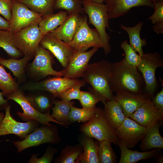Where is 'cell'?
I'll return each instance as SVG.
<instances>
[{
  "mask_svg": "<svg viewBox=\"0 0 163 163\" xmlns=\"http://www.w3.org/2000/svg\"><path fill=\"white\" fill-rule=\"evenodd\" d=\"M40 91L25 96L31 105L37 111L43 114L50 113L54 105L56 97L48 92Z\"/></svg>",
  "mask_w": 163,
  "mask_h": 163,
  "instance_id": "obj_23",
  "label": "cell"
},
{
  "mask_svg": "<svg viewBox=\"0 0 163 163\" xmlns=\"http://www.w3.org/2000/svg\"><path fill=\"white\" fill-rule=\"evenodd\" d=\"M120 47L124 52L126 61L130 64L137 67L141 61V56L136 53L127 40L122 42Z\"/></svg>",
  "mask_w": 163,
  "mask_h": 163,
  "instance_id": "obj_37",
  "label": "cell"
},
{
  "mask_svg": "<svg viewBox=\"0 0 163 163\" xmlns=\"http://www.w3.org/2000/svg\"><path fill=\"white\" fill-rule=\"evenodd\" d=\"M40 45L50 52L65 68L76 51L67 43L60 40L50 33L44 35Z\"/></svg>",
  "mask_w": 163,
  "mask_h": 163,
  "instance_id": "obj_15",
  "label": "cell"
},
{
  "mask_svg": "<svg viewBox=\"0 0 163 163\" xmlns=\"http://www.w3.org/2000/svg\"><path fill=\"white\" fill-rule=\"evenodd\" d=\"M58 127L56 125H42L32 133L27 134L22 140L12 141L18 153L30 147L49 143L55 144L60 141Z\"/></svg>",
  "mask_w": 163,
  "mask_h": 163,
  "instance_id": "obj_5",
  "label": "cell"
},
{
  "mask_svg": "<svg viewBox=\"0 0 163 163\" xmlns=\"http://www.w3.org/2000/svg\"><path fill=\"white\" fill-rule=\"evenodd\" d=\"M160 0H150V1L153 3L154 4L155 2H159Z\"/></svg>",
  "mask_w": 163,
  "mask_h": 163,
  "instance_id": "obj_50",
  "label": "cell"
},
{
  "mask_svg": "<svg viewBox=\"0 0 163 163\" xmlns=\"http://www.w3.org/2000/svg\"><path fill=\"white\" fill-rule=\"evenodd\" d=\"M0 47L12 58L18 59L23 55L15 46L13 33L8 30H0Z\"/></svg>",
  "mask_w": 163,
  "mask_h": 163,
  "instance_id": "obj_30",
  "label": "cell"
},
{
  "mask_svg": "<svg viewBox=\"0 0 163 163\" xmlns=\"http://www.w3.org/2000/svg\"><path fill=\"white\" fill-rule=\"evenodd\" d=\"M31 58L28 55H24L20 59L12 58L5 59L0 57V64L9 69L18 81H21L24 77L26 65Z\"/></svg>",
  "mask_w": 163,
  "mask_h": 163,
  "instance_id": "obj_28",
  "label": "cell"
},
{
  "mask_svg": "<svg viewBox=\"0 0 163 163\" xmlns=\"http://www.w3.org/2000/svg\"><path fill=\"white\" fill-rule=\"evenodd\" d=\"M137 67L145 81V92L152 99L158 87L155 71L157 68L163 67V59L157 52L144 53L141 56V61Z\"/></svg>",
  "mask_w": 163,
  "mask_h": 163,
  "instance_id": "obj_6",
  "label": "cell"
},
{
  "mask_svg": "<svg viewBox=\"0 0 163 163\" xmlns=\"http://www.w3.org/2000/svg\"><path fill=\"white\" fill-rule=\"evenodd\" d=\"M161 90L154 96L152 100L155 107L158 110L163 112V85Z\"/></svg>",
  "mask_w": 163,
  "mask_h": 163,
  "instance_id": "obj_43",
  "label": "cell"
},
{
  "mask_svg": "<svg viewBox=\"0 0 163 163\" xmlns=\"http://www.w3.org/2000/svg\"><path fill=\"white\" fill-rule=\"evenodd\" d=\"M152 29L158 34L163 33V22H161L154 24Z\"/></svg>",
  "mask_w": 163,
  "mask_h": 163,
  "instance_id": "obj_46",
  "label": "cell"
},
{
  "mask_svg": "<svg viewBox=\"0 0 163 163\" xmlns=\"http://www.w3.org/2000/svg\"><path fill=\"white\" fill-rule=\"evenodd\" d=\"M43 16L53 13L55 0H17Z\"/></svg>",
  "mask_w": 163,
  "mask_h": 163,
  "instance_id": "obj_32",
  "label": "cell"
},
{
  "mask_svg": "<svg viewBox=\"0 0 163 163\" xmlns=\"http://www.w3.org/2000/svg\"><path fill=\"white\" fill-rule=\"evenodd\" d=\"M18 89V84L10 73L7 72L3 66L0 64V89L3 96H6Z\"/></svg>",
  "mask_w": 163,
  "mask_h": 163,
  "instance_id": "obj_34",
  "label": "cell"
},
{
  "mask_svg": "<svg viewBox=\"0 0 163 163\" xmlns=\"http://www.w3.org/2000/svg\"><path fill=\"white\" fill-rule=\"evenodd\" d=\"M43 16L17 0H12V14L8 30L14 33L31 25L38 24Z\"/></svg>",
  "mask_w": 163,
  "mask_h": 163,
  "instance_id": "obj_9",
  "label": "cell"
},
{
  "mask_svg": "<svg viewBox=\"0 0 163 163\" xmlns=\"http://www.w3.org/2000/svg\"><path fill=\"white\" fill-rule=\"evenodd\" d=\"M5 114L3 112H0V126L4 119Z\"/></svg>",
  "mask_w": 163,
  "mask_h": 163,
  "instance_id": "obj_48",
  "label": "cell"
},
{
  "mask_svg": "<svg viewBox=\"0 0 163 163\" xmlns=\"http://www.w3.org/2000/svg\"><path fill=\"white\" fill-rule=\"evenodd\" d=\"M84 18V16H83L78 13L74 12L68 14L63 23L50 33L68 43L72 39Z\"/></svg>",
  "mask_w": 163,
  "mask_h": 163,
  "instance_id": "obj_20",
  "label": "cell"
},
{
  "mask_svg": "<svg viewBox=\"0 0 163 163\" xmlns=\"http://www.w3.org/2000/svg\"><path fill=\"white\" fill-rule=\"evenodd\" d=\"M111 63L103 59L88 64L82 76L85 82L91 86L89 90L104 101L115 100L109 81L111 73Z\"/></svg>",
  "mask_w": 163,
  "mask_h": 163,
  "instance_id": "obj_2",
  "label": "cell"
},
{
  "mask_svg": "<svg viewBox=\"0 0 163 163\" xmlns=\"http://www.w3.org/2000/svg\"><path fill=\"white\" fill-rule=\"evenodd\" d=\"M80 144L83 151L76 163H99L98 157V142L94 138L82 134L79 137Z\"/></svg>",
  "mask_w": 163,
  "mask_h": 163,
  "instance_id": "obj_21",
  "label": "cell"
},
{
  "mask_svg": "<svg viewBox=\"0 0 163 163\" xmlns=\"http://www.w3.org/2000/svg\"><path fill=\"white\" fill-rule=\"evenodd\" d=\"M11 107L8 105L5 110V117L0 126V136L14 134L23 139L27 134L38 127L40 123L34 120L26 122L17 121L11 114Z\"/></svg>",
  "mask_w": 163,
  "mask_h": 163,
  "instance_id": "obj_14",
  "label": "cell"
},
{
  "mask_svg": "<svg viewBox=\"0 0 163 163\" xmlns=\"http://www.w3.org/2000/svg\"><path fill=\"white\" fill-rule=\"evenodd\" d=\"M34 56L33 61L29 66V71L32 75L39 78L51 75L63 76L62 71H57L53 68L52 66L55 62L54 56L40 44Z\"/></svg>",
  "mask_w": 163,
  "mask_h": 163,
  "instance_id": "obj_11",
  "label": "cell"
},
{
  "mask_svg": "<svg viewBox=\"0 0 163 163\" xmlns=\"http://www.w3.org/2000/svg\"><path fill=\"white\" fill-rule=\"evenodd\" d=\"M144 23L139 22L133 27H127L120 24V28L128 34L129 38V44L136 53L141 56L144 53L142 48L147 44L145 39H142L140 37V31Z\"/></svg>",
  "mask_w": 163,
  "mask_h": 163,
  "instance_id": "obj_27",
  "label": "cell"
},
{
  "mask_svg": "<svg viewBox=\"0 0 163 163\" xmlns=\"http://www.w3.org/2000/svg\"><path fill=\"white\" fill-rule=\"evenodd\" d=\"M10 27V22L0 16V30H8Z\"/></svg>",
  "mask_w": 163,
  "mask_h": 163,
  "instance_id": "obj_44",
  "label": "cell"
},
{
  "mask_svg": "<svg viewBox=\"0 0 163 163\" xmlns=\"http://www.w3.org/2000/svg\"><path fill=\"white\" fill-rule=\"evenodd\" d=\"M146 130L145 127L126 117L115 131L118 141L128 148H132L141 141Z\"/></svg>",
  "mask_w": 163,
  "mask_h": 163,
  "instance_id": "obj_13",
  "label": "cell"
},
{
  "mask_svg": "<svg viewBox=\"0 0 163 163\" xmlns=\"http://www.w3.org/2000/svg\"><path fill=\"white\" fill-rule=\"evenodd\" d=\"M102 103L104 106V110L107 120L110 126L115 129L121 124L126 117L122 107L115 100Z\"/></svg>",
  "mask_w": 163,
  "mask_h": 163,
  "instance_id": "obj_25",
  "label": "cell"
},
{
  "mask_svg": "<svg viewBox=\"0 0 163 163\" xmlns=\"http://www.w3.org/2000/svg\"><path fill=\"white\" fill-rule=\"evenodd\" d=\"M84 12L88 16L90 24H92L98 33L105 55L111 51L109 41L110 37L106 33V28L110 29V19L105 4L82 0Z\"/></svg>",
  "mask_w": 163,
  "mask_h": 163,
  "instance_id": "obj_3",
  "label": "cell"
},
{
  "mask_svg": "<svg viewBox=\"0 0 163 163\" xmlns=\"http://www.w3.org/2000/svg\"><path fill=\"white\" fill-rule=\"evenodd\" d=\"M89 1L100 4H103L105 0H88Z\"/></svg>",
  "mask_w": 163,
  "mask_h": 163,
  "instance_id": "obj_49",
  "label": "cell"
},
{
  "mask_svg": "<svg viewBox=\"0 0 163 163\" xmlns=\"http://www.w3.org/2000/svg\"><path fill=\"white\" fill-rule=\"evenodd\" d=\"M83 151V147L80 144L73 146L66 145L62 150L59 155L55 159L53 162L76 163Z\"/></svg>",
  "mask_w": 163,
  "mask_h": 163,
  "instance_id": "obj_31",
  "label": "cell"
},
{
  "mask_svg": "<svg viewBox=\"0 0 163 163\" xmlns=\"http://www.w3.org/2000/svg\"><path fill=\"white\" fill-rule=\"evenodd\" d=\"M43 36L41 34L38 24H34L13 33L14 44L24 55L32 58L40 44Z\"/></svg>",
  "mask_w": 163,
  "mask_h": 163,
  "instance_id": "obj_7",
  "label": "cell"
},
{
  "mask_svg": "<svg viewBox=\"0 0 163 163\" xmlns=\"http://www.w3.org/2000/svg\"><path fill=\"white\" fill-rule=\"evenodd\" d=\"M84 85L79 84L70 87L61 93L57 97L67 101L73 99L79 100L82 91L80 88Z\"/></svg>",
  "mask_w": 163,
  "mask_h": 163,
  "instance_id": "obj_40",
  "label": "cell"
},
{
  "mask_svg": "<svg viewBox=\"0 0 163 163\" xmlns=\"http://www.w3.org/2000/svg\"><path fill=\"white\" fill-rule=\"evenodd\" d=\"M117 145L120 150L119 163H135L140 160H145L155 158L161 150V149H155L149 151L140 152L131 150L118 141Z\"/></svg>",
  "mask_w": 163,
  "mask_h": 163,
  "instance_id": "obj_24",
  "label": "cell"
},
{
  "mask_svg": "<svg viewBox=\"0 0 163 163\" xmlns=\"http://www.w3.org/2000/svg\"><path fill=\"white\" fill-rule=\"evenodd\" d=\"M99 48L94 47L87 51H76L71 57L67 66L62 70L63 76L72 79L82 77L91 58Z\"/></svg>",
  "mask_w": 163,
  "mask_h": 163,
  "instance_id": "obj_16",
  "label": "cell"
},
{
  "mask_svg": "<svg viewBox=\"0 0 163 163\" xmlns=\"http://www.w3.org/2000/svg\"><path fill=\"white\" fill-rule=\"evenodd\" d=\"M58 151L56 149L51 145L48 147L43 155L38 158L36 154H32L31 158L28 161L29 163H51L55 154Z\"/></svg>",
  "mask_w": 163,
  "mask_h": 163,
  "instance_id": "obj_39",
  "label": "cell"
},
{
  "mask_svg": "<svg viewBox=\"0 0 163 163\" xmlns=\"http://www.w3.org/2000/svg\"><path fill=\"white\" fill-rule=\"evenodd\" d=\"M104 2L110 19L126 14L133 7L146 6L153 8L154 6L150 0H105Z\"/></svg>",
  "mask_w": 163,
  "mask_h": 163,
  "instance_id": "obj_19",
  "label": "cell"
},
{
  "mask_svg": "<svg viewBox=\"0 0 163 163\" xmlns=\"http://www.w3.org/2000/svg\"><path fill=\"white\" fill-rule=\"evenodd\" d=\"M129 117L147 129L158 122L163 120V112L156 108L150 100L143 104Z\"/></svg>",
  "mask_w": 163,
  "mask_h": 163,
  "instance_id": "obj_17",
  "label": "cell"
},
{
  "mask_svg": "<svg viewBox=\"0 0 163 163\" xmlns=\"http://www.w3.org/2000/svg\"><path fill=\"white\" fill-rule=\"evenodd\" d=\"M68 14L66 11H60L56 14L51 13L43 16L38 23L42 36L50 33L62 24Z\"/></svg>",
  "mask_w": 163,
  "mask_h": 163,
  "instance_id": "obj_26",
  "label": "cell"
},
{
  "mask_svg": "<svg viewBox=\"0 0 163 163\" xmlns=\"http://www.w3.org/2000/svg\"><path fill=\"white\" fill-rule=\"evenodd\" d=\"M88 18L84 15L83 22L78 28L72 39L68 44L74 50L85 51L91 47L102 48L103 45L97 31L88 26Z\"/></svg>",
  "mask_w": 163,
  "mask_h": 163,
  "instance_id": "obj_10",
  "label": "cell"
},
{
  "mask_svg": "<svg viewBox=\"0 0 163 163\" xmlns=\"http://www.w3.org/2000/svg\"><path fill=\"white\" fill-rule=\"evenodd\" d=\"M85 83L84 79L80 80L56 76L40 82L28 83L25 87L28 90L46 91L57 97L70 88L79 84L85 85Z\"/></svg>",
  "mask_w": 163,
  "mask_h": 163,
  "instance_id": "obj_12",
  "label": "cell"
},
{
  "mask_svg": "<svg viewBox=\"0 0 163 163\" xmlns=\"http://www.w3.org/2000/svg\"><path fill=\"white\" fill-rule=\"evenodd\" d=\"M114 96L115 100L120 103L125 115L128 117L145 103L152 100L146 93L137 94L119 91Z\"/></svg>",
  "mask_w": 163,
  "mask_h": 163,
  "instance_id": "obj_18",
  "label": "cell"
},
{
  "mask_svg": "<svg viewBox=\"0 0 163 163\" xmlns=\"http://www.w3.org/2000/svg\"><path fill=\"white\" fill-rule=\"evenodd\" d=\"M79 100L82 108L90 109H95L96 104L101 101L100 99L90 91H82Z\"/></svg>",
  "mask_w": 163,
  "mask_h": 163,
  "instance_id": "obj_38",
  "label": "cell"
},
{
  "mask_svg": "<svg viewBox=\"0 0 163 163\" xmlns=\"http://www.w3.org/2000/svg\"><path fill=\"white\" fill-rule=\"evenodd\" d=\"M82 108H78L72 105L71 108L69 120L70 123L75 122L85 123L93 116L95 109Z\"/></svg>",
  "mask_w": 163,
  "mask_h": 163,
  "instance_id": "obj_35",
  "label": "cell"
},
{
  "mask_svg": "<svg viewBox=\"0 0 163 163\" xmlns=\"http://www.w3.org/2000/svg\"><path fill=\"white\" fill-rule=\"evenodd\" d=\"M8 101L4 99L3 92H0V110H5L8 105Z\"/></svg>",
  "mask_w": 163,
  "mask_h": 163,
  "instance_id": "obj_45",
  "label": "cell"
},
{
  "mask_svg": "<svg viewBox=\"0 0 163 163\" xmlns=\"http://www.w3.org/2000/svg\"><path fill=\"white\" fill-rule=\"evenodd\" d=\"M111 65L109 83L113 92L145 93V81L137 66L129 64L124 58L119 62L111 63Z\"/></svg>",
  "mask_w": 163,
  "mask_h": 163,
  "instance_id": "obj_1",
  "label": "cell"
},
{
  "mask_svg": "<svg viewBox=\"0 0 163 163\" xmlns=\"http://www.w3.org/2000/svg\"><path fill=\"white\" fill-rule=\"evenodd\" d=\"M98 142V157L99 163H115L117 157L111 145L107 140Z\"/></svg>",
  "mask_w": 163,
  "mask_h": 163,
  "instance_id": "obj_33",
  "label": "cell"
},
{
  "mask_svg": "<svg viewBox=\"0 0 163 163\" xmlns=\"http://www.w3.org/2000/svg\"><path fill=\"white\" fill-rule=\"evenodd\" d=\"M162 121L155 123L146 131L141 140L139 149L145 151L155 149L163 148V138L160 134L159 129Z\"/></svg>",
  "mask_w": 163,
  "mask_h": 163,
  "instance_id": "obj_22",
  "label": "cell"
},
{
  "mask_svg": "<svg viewBox=\"0 0 163 163\" xmlns=\"http://www.w3.org/2000/svg\"><path fill=\"white\" fill-rule=\"evenodd\" d=\"M74 102L67 101L62 100H56L54 107L52 108L53 117L56 120L63 123L66 125L71 124L69 120V113L71 106Z\"/></svg>",
  "mask_w": 163,
  "mask_h": 163,
  "instance_id": "obj_29",
  "label": "cell"
},
{
  "mask_svg": "<svg viewBox=\"0 0 163 163\" xmlns=\"http://www.w3.org/2000/svg\"><path fill=\"white\" fill-rule=\"evenodd\" d=\"M12 0H0V14L10 22L12 14Z\"/></svg>",
  "mask_w": 163,
  "mask_h": 163,
  "instance_id": "obj_42",
  "label": "cell"
},
{
  "mask_svg": "<svg viewBox=\"0 0 163 163\" xmlns=\"http://www.w3.org/2000/svg\"><path fill=\"white\" fill-rule=\"evenodd\" d=\"M153 8L154 12L149 18L148 20H151L153 24L163 22V0L155 3Z\"/></svg>",
  "mask_w": 163,
  "mask_h": 163,
  "instance_id": "obj_41",
  "label": "cell"
},
{
  "mask_svg": "<svg viewBox=\"0 0 163 163\" xmlns=\"http://www.w3.org/2000/svg\"><path fill=\"white\" fill-rule=\"evenodd\" d=\"M8 100H12L21 107L23 113L18 112V116L25 121L34 120L41 125L52 126L50 122H53L61 126L66 125L54 119L50 114H43L36 110L30 104L23 92L19 89L6 96Z\"/></svg>",
  "mask_w": 163,
  "mask_h": 163,
  "instance_id": "obj_8",
  "label": "cell"
},
{
  "mask_svg": "<svg viewBox=\"0 0 163 163\" xmlns=\"http://www.w3.org/2000/svg\"><path fill=\"white\" fill-rule=\"evenodd\" d=\"M2 141H1V140H0V143L2 142Z\"/></svg>",
  "mask_w": 163,
  "mask_h": 163,
  "instance_id": "obj_51",
  "label": "cell"
},
{
  "mask_svg": "<svg viewBox=\"0 0 163 163\" xmlns=\"http://www.w3.org/2000/svg\"><path fill=\"white\" fill-rule=\"evenodd\" d=\"M54 8L57 10H65L68 14L75 12L82 14L84 13L81 0H55Z\"/></svg>",
  "mask_w": 163,
  "mask_h": 163,
  "instance_id": "obj_36",
  "label": "cell"
},
{
  "mask_svg": "<svg viewBox=\"0 0 163 163\" xmlns=\"http://www.w3.org/2000/svg\"><path fill=\"white\" fill-rule=\"evenodd\" d=\"M79 129L82 134L95 138L98 141L107 140L117 145L115 129L108 123L104 109L96 107L92 118L81 125Z\"/></svg>",
  "mask_w": 163,
  "mask_h": 163,
  "instance_id": "obj_4",
  "label": "cell"
},
{
  "mask_svg": "<svg viewBox=\"0 0 163 163\" xmlns=\"http://www.w3.org/2000/svg\"><path fill=\"white\" fill-rule=\"evenodd\" d=\"M155 158L156 163H163V154L161 152L156 155Z\"/></svg>",
  "mask_w": 163,
  "mask_h": 163,
  "instance_id": "obj_47",
  "label": "cell"
}]
</instances>
